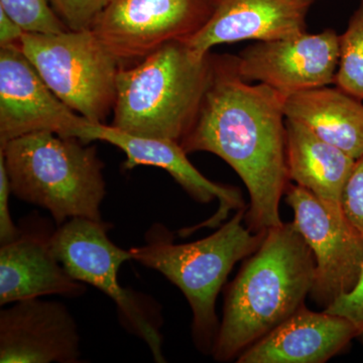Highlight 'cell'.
<instances>
[{
	"instance_id": "ba28073f",
	"label": "cell",
	"mask_w": 363,
	"mask_h": 363,
	"mask_svg": "<svg viewBox=\"0 0 363 363\" xmlns=\"http://www.w3.org/2000/svg\"><path fill=\"white\" fill-rule=\"evenodd\" d=\"M285 196L294 225L316 262L310 297L327 309L357 286L363 269V238L340 204L324 201L296 184H288Z\"/></svg>"
},
{
	"instance_id": "9a60e30c",
	"label": "cell",
	"mask_w": 363,
	"mask_h": 363,
	"mask_svg": "<svg viewBox=\"0 0 363 363\" xmlns=\"http://www.w3.org/2000/svg\"><path fill=\"white\" fill-rule=\"evenodd\" d=\"M314 0H217L206 26L186 40L190 49L207 55L215 45L241 40H272L306 32Z\"/></svg>"
},
{
	"instance_id": "44dd1931",
	"label": "cell",
	"mask_w": 363,
	"mask_h": 363,
	"mask_svg": "<svg viewBox=\"0 0 363 363\" xmlns=\"http://www.w3.org/2000/svg\"><path fill=\"white\" fill-rule=\"evenodd\" d=\"M55 13L72 30H91L113 0H50Z\"/></svg>"
},
{
	"instance_id": "3957f363",
	"label": "cell",
	"mask_w": 363,
	"mask_h": 363,
	"mask_svg": "<svg viewBox=\"0 0 363 363\" xmlns=\"http://www.w3.org/2000/svg\"><path fill=\"white\" fill-rule=\"evenodd\" d=\"M213 71V55L168 43L117 75L111 125L180 143L194 124Z\"/></svg>"
},
{
	"instance_id": "5bb4252c",
	"label": "cell",
	"mask_w": 363,
	"mask_h": 363,
	"mask_svg": "<svg viewBox=\"0 0 363 363\" xmlns=\"http://www.w3.org/2000/svg\"><path fill=\"white\" fill-rule=\"evenodd\" d=\"M54 231L26 223L16 240L0 247V305L45 296L80 297L86 286L67 272L52 247Z\"/></svg>"
},
{
	"instance_id": "d6986e66",
	"label": "cell",
	"mask_w": 363,
	"mask_h": 363,
	"mask_svg": "<svg viewBox=\"0 0 363 363\" xmlns=\"http://www.w3.org/2000/svg\"><path fill=\"white\" fill-rule=\"evenodd\" d=\"M334 84L363 101V0L340 35V56Z\"/></svg>"
},
{
	"instance_id": "52a82bcc",
	"label": "cell",
	"mask_w": 363,
	"mask_h": 363,
	"mask_svg": "<svg viewBox=\"0 0 363 363\" xmlns=\"http://www.w3.org/2000/svg\"><path fill=\"white\" fill-rule=\"evenodd\" d=\"M108 229L104 220L70 219L54 230L52 250L72 278L111 298L124 328L145 341L157 362H166L161 314L150 298L119 284V269L131 260V253L112 242Z\"/></svg>"
},
{
	"instance_id": "603a6c76",
	"label": "cell",
	"mask_w": 363,
	"mask_h": 363,
	"mask_svg": "<svg viewBox=\"0 0 363 363\" xmlns=\"http://www.w3.org/2000/svg\"><path fill=\"white\" fill-rule=\"evenodd\" d=\"M325 311L350 320L355 328V340L363 345V269L354 289L337 298Z\"/></svg>"
},
{
	"instance_id": "9c48e42d",
	"label": "cell",
	"mask_w": 363,
	"mask_h": 363,
	"mask_svg": "<svg viewBox=\"0 0 363 363\" xmlns=\"http://www.w3.org/2000/svg\"><path fill=\"white\" fill-rule=\"evenodd\" d=\"M217 0H113L91 30L121 67L135 65L168 43L200 32Z\"/></svg>"
},
{
	"instance_id": "5b68a950",
	"label": "cell",
	"mask_w": 363,
	"mask_h": 363,
	"mask_svg": "<svg viewBox=\"0 0 363 363\" xmlns=\"http://www.w3.org/2000/svg\"><path fill=\"white\" fill-rule=\"evenodd\" d=\"M0 155L13 195L47 210L57 225L73 218L102 221L106 183L96 147L40 131L0 145Z\"/></svg>"
},
{
	"instance_id": "e0dca14e",
	"label": "cell",
	"mask_w": 363,
	"mask_h": 363,
	"mask_svg": "<svg viewBox=\"0 0 363 363\" xmlns=\"http://www.w3.org/2000/svg\"><path fill=\"white\" fill-rule=\"evenodd\" d=\"M286 118L305 124L317 136L354 160L363 157V104L345 91L323 86L285 99Z\"/></svg>"
},
{
	"instance_id": "8fae6325",
	"label": "cell",
	"mask_w": 363,
	"mask_h": 363,
	"mask_svg": "<svg viewBox=\"0 0 363 363\" xmlns=\"http://www.w3.org/2000/svg\"><path fill=\"white\" fill-rule=\"evenodd\" d=\"M85 121L50 89L20 47L0 48V145L40 131L75 138Z\"/></svg>"
},
{
	"instance_id": "7a4b0ae2",
	"label": "cell",
	"mask_w": 363,
	"mask_h": 363,
	"mask_svg": "<svg viewBox=\"0 0 363 363\" xmlns=\"http://www.w3.org/2000/svg\"><path fill=\"white\" fill-rule=\"evenodd\" d=\"M316 262L293 222L267 229L259 247L227 286L212 357L228 362L305 306Z\"/></svg>"
},
{
	"instance_id": "d4e9b609",
	"label": "cell",
	"mask_w": 363,
	"mask_h": 363,
	"mask_svg": "<svg viewBox=\"0 0 363 363\" xmlns=\"http://www.w3.org/2000/svg\"><path fill=\"white\" fill-rule=\"evenodd\" d=\"M25 30L0 9V48L20 47Z\"/></svg>"
},
{
	"instance_id": "8992f818",
	"label": "cell",
	"mask_w": 363,
	"mask_h": 363,
	"mask_svg": "<svg viewBox=\"0 0 363 363\" xmlns=\"http://www.w3.org/2000/svg\"><path fill=\"white\" fill-rule=\"evenodd\" d=\"M20 48L45 84L93 123L113 111L121 65L92 30L25 33Z\"/></svg>"
},
{
	"instance_id": "4fadbf2b",
	"label": "cell",
	"mask_w": 363,
	"mask_h": 363,
	"mask_svg": "<svg viewBox=\"0 0 363 363\" xmlns=\"http://www.w3.org/2000/svg\"><path fill=\"white\" fill-rule=\"evenodd\" d=\"M77 322L63 303L18 301L0 312V362L78 363Z\"/></svg>"
},
{
	"instance_id": "7c38bea8",
	"label": "cell",
	"mask_w": 363,
	"mask_h": 363,
	"mask_svg": "<svg viewBox=\"0 0 363 363\" xmlns=\"http://www.w3.org/2000/svg\"><path fill=\"white\" fill-rule=\"evenodd\" d=\"M83 143H108L123 150L126 159L123 169L130 171L138 166L156 167L164 169L195 201L207 204L219 200V209L211 218L200 225L185 229L190 234L201 227H217L225 220L229 212L245 208L242 194L238 188L221 185L202 175L189 161L187 152L180 143L162 138L130 135L105 123L85 121L75 135Z\"/></svg>"
},
{
	"instance_id": "30bf717a",
	"label": "cell",
	"mask_w": 363,
	"mask_h": 363,
	"mask_svg": "<svg viewBox=\"0 0 363 363\" xmlns=\"http://www.w3.org/2000/svg\"><path fill=\"white\" fill-rule=\"evenodd\" d=\"M340 35L333 30L262 40L236 57L240 77L262 83L285 96L334 83Z\"/></svg>"
},
{
	"instance_id": "7402d4cb",
	"label": "cell",
	"mask_w": 363,
	"mask_h": 363,
	"mask_svg": "<svg viewBox=\"0 0 363 363\" xmlns=\"http://www.w3.org/2000/svg\"><path fill=\"white\" fill-rule=\"evenodd\" d=\"M344 215L363 238V157L357 160L341 198Z\"/></svg>"
},
{
	"instance_id": "2e32d148",
	"label": "cell",
	"mask_w": 363,
	"mask_h": 363,
	"mask_svg": "<svg viewBox=\"0 0 363 363\" xmlns=\"http://www.w3.org/2000/svg\"><path fill=\"white\" fill-rule=\"evenodd\" d=\"M355 339L350 320L303 306L267 335L243 351L238 363H323Z\"/></svg>"
},
{
	"instance_id": "277c9868",
	"label": "cell",
	"mask_w": 363,
	"mask_h": 363,
	"mask_svg": "<svg viewBox=\"0 0 363 363\" xmlns=\"http://www.w3.org/2000/svg\"><path fill=\"white\" fill-rule=\"evenodd\" d=\"M245 207L219 230L202 240L176 243L174 234L155 223L145 245L130 248L131 260L159 272L185 296L192 311V338L196 348L211 354L220 328L216 302L229 274L241 259L259 247L266 233L243 225Z\"/></svg>"
},
{
	"instance_id": "cb8c5ba5",
	"label": "cell",
	"mask_w": 363,
	"mask_h": 363,
	"mask_svg": "<svg viewBox=\"0 0 363 363\" xmlns=\"http://www.w3.org/2000/svg\"><path fill=\"white\" fill-rule=\"evenodd\" d=\"M11 194H13L11 181L4 157L0 155V245L11 242L21 233V228L14 223L9 209Z\"/></svg>"
},
{
	"instance_id": "ac0fdd59",
	"label": "cell",
	"mask_w": 363,
	"mask_h": 363,
	"mask_svg": "<svg viewBox=\"0 0 363 363\" xmlns=\"http://www.w3.org/2000/svg\"><path fill=\"white\" fill-rule=\"evenodd\" d=\"M286 155L290 181L324 201L341 205L357 160L290 118H286Z\"/></svg>"
},
{
	"instance_id": "ffe728a7",
	"label": "cell",
	"mask_w": 363,
	"mask_h": 363,
	"mask_svg": "<svg viewBox=\"0 0 363 363\" xmlns=\"http://www.w3.org/2000/svg\"><path fill=\"white\" fill-rule=\"evenodd\" d=\"M0 9L26 33H57L69 30L50 0H0Z\"/></svg>"
},
{
	"instance_id": "6da1fadb",
	"label": "cell",
	"mask_w": 363,
	"mask_h": 363,
	"mask_svg": "<svg viewBox=\"0 0 363 363\" xmlns=\"http://www.w3.org/2000/svg\"><path fill=\"white\" fill-rule=\"evenodd\" d=\"M285 95L240 77L236 57L215 56L199 113L180 145L225 161L247 188L245 219L253 233L283 223L279 203L290 183L286 168Z\"/></svg>"
}]
</instances>
